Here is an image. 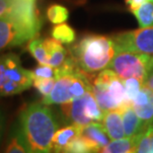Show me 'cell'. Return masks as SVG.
<instances>
[{"label":"cell","instance_id":"cell-1","mask_svg":"<svg viewBox=\"0 0 153 153\" xmlns=\"http://www.w3.org/2000/svg\"><path fill=\"white\" fill-rule=\"evenodd\" d=\"M28 153H51V142L58 129L55 114L43 102L29 104L18 117Z\"/></svg>","mask_w":153,"mask_h":153},{"label":"cell","instance_id":"cell-2","mask_svg":"<svg viewBox=\"0 0 153 153\" xmlns=\"http://www.w3.org/2000/svg\"><path fill=\"white\" fill-rule=\"evenodd\" d=\"M88 73L80 69L73 57L69 55L63 64L55 68V83L51 92L44 97L45 105H63L92 91Z\"/></svg>","mask_w":153,"mask_h":153},{"label":"cell","instance_id":"cell-3","mask_svg":"<svg viewBox=\"0 0 153 153\" xmlns=\"http://www.w3.org/2000/svg\"><path fill=\"white\" fill-rule=\"evenodd\" d=\"M71 56L80 69L88 74L108 68L116 54L112 38L101 35H87L71 48Z\"/></svg>","mask_w":153,"mask_h":153},{"label":"cell","instance_id":"cell-4","mask_svg":"<svg viewBox=\"0 0 153 153\" xmlns=\"http://www.w3.org/2000/svg\"><path fill=\"white\" fill-rule=\"evenodd\" d=\"M93 93L104 112L125 109L131 106L125 83L110 68L102 70L93 82Z\"/></svg>","mask_w":153,"mask_h":153},{"label":"cell","instance_id":"cell-5","mask_svg":"<svg viewBox=\"0 0 153 153\" xmlns=\"http://www.w3.org/2000/svg\"><path fill=\"white\" fill-rule=\"evenodd\" d=\"M33 72L23 67L17 54H0V98L24 92L33 86Z\"/></svg>","mask_w":153,"mask_h":153},{"label":"cell","instance_id":"cell-6","mask_svg":"<svg viewBox=\"0 0 153 153\" xmlns=\"http://www.w3.org/2000/svg\"><path fill=\"white\" fill-rule=\"evenodd\" d=\"M42 28L40 18L31 19L20 16L0 18V53L30 42Z\"/></svg>","mask_w":153,"mask_h":153},{"label":"cell","instance_id":"cell-7","mask_svg":"<svg viewBox=\"0 0 153 153\" xmlns=\"http://www.w3.org/2000/svg\"><path fill=\"white\" fill-rule=\"evenodd\" d=\"M60 106L63 118L70 125L84 126L93 122L100 123L105 115L94 96L93 90Z\"/></svg>","mask_w":153,"mask_h":153},{"label":"cell","instance_id":"cell-8","mask_svg":"<svg viewBox=\"0 0 153 153\" xmlns=\"http://www.w3.org/2000/svg\"><path fill=\"white\" fill-rule=\"evenodd\" d=\"M153 63V56L133 51H116L108 68L123 80L136 78L143 83Z\"/></svg>","mask_w":153,"mask_h":153},{"label":"cell","instance_id":"cell-9","mask_svg":"<svg viewBox=\"0 0 153 153\" xmlns=\"http://www.w3.org/2000/svg\"><path fill=\"white\" fill-rule=\"evenodd\" d=\"M116 51H133L153 56V27L123 32L112 37Z\"/></svg>","mask_w":153,"mask_h":153},{"label":"cell","instance_id":"cell-10","mask_svg":"<svg viewBox=\"0 0 153 153\" xmlns=\"http://www.w3.org/2000/svg\"><path fill=\"white\" fill-rule=\"evenodd\" d=\"M8 16L37 19L39 17L36 0H0V18Z\"/></svg>","mask_w":153,"mask_h":153},{"label":"cell","instance_id":"cell-11","mask_svg":"<svg viewBox=\"0 0 153 153\" xmlns=\"http://www.w3.org/2000/svg\"><path fill=\"white\" fill-rule=\"evenodd\" d=\"M80 135L90 145L94 153H100V151L110 142V137L103 123L98 122H93L81 126Z\"/></svg>","mask_w":153,"mask_h":153},{"label":"cell","instance_id":"cell-12","mask_svg":"<svg viewBox=\"0 0 153 153\" xmlns=\"http://www.w3.org/2000/svg\"><path fill=\"white\" fill-rule=\"evenodd\" d=\"M81 126L69 125L58 128L55 131L51 142V153H63L68 144L80 134Z\"/></svg>","mask_w":153,"mask_h":153},{"label":"cell","instance_id":"cell-13","mask_svg":"<svg viewBox=\"0 0 153 153\" xmlns=\"http://www.w3.org/2000/svg\"><path fill=\"white\" fill-rule=\"evenodd\" d=\"M102 122L110 139L114 140V139L123 138L126 136L120 110H113L105 112Z\"/></svg>","mask_w":153,"mask_h":153},{"label":"cell","instance_id":"cell-14","mask_svg":"<svg viewBox=\"0 0 153 153\" xmlns=\"http://www.w3.org/2000/svg\"><path fill=\"white\" fill-rule=\"evenodd\" d=\"M3 153H28L18 119L9 129Z\"/></svg>","mask_w":153,"mask_h":153},{"label":"cell","instance_id":"cell-15","mask_svg":"<svg viewBox=\"0 0 153 153\" xmlns=\"http://www.w3.org/2000/svg\"><path fill=\"white\" fill-rule=\"evenodd\" d=\"M122 116L123 128H125V134L128 137L138 134V133H140L147 128L144 125V123L141 120V119L137 116V114L135 113L132 106L126 107L125 109H123Z\"/></svg>","mask_w":153,"mask_h":153},{"label":"cell","instance_id":"cell-16","mask_svg":"<svg viewBox=\"0 0 153 153\" xmlns=\"http://www.w3.org/2000/svg\"><path fill=\"white\" fill-rule=\"evenodd\" d=\"M44 42L48 53V65L56 68L63 64L68 56L66 50L62 47L60 42L55 40L54 38L44 39Z\"/></svg>","mask_w":153,"mask_h":153},{"label":"cell","instance_id":"cell-17","mask_svg":"<svg viewBox=\"0 0 153 153\" xmlns=\"http://www.w3.org/2000/svg\"><path fill=\"white\" fill-rule=\"evenodd\" d=\"M137 144V134L134 136H125L123 138L114 139L109 142L100 153H126L132 149H136Z\"/></svg>","mask_w":153,"mask_h":153},{"label":"cell","instance_id":"cell-18","mask_svg":"<svg viewBox=\"0 0 153 153\" xmlns=\"http://www.w3.org/2000/svg\"><path fill=\"white\" fill-rule=\"evenodd\" d=\"M131 13L134 15L140 28L153 27V2L148 0Z\"/></svg>","mask_w":153,"mask_h":153},{"label":"cell","instance_id":"cell-19","mask_svg":"<svg viewBox=\"0 0 153 153\" xmlns=\"http://www.w3.org/2000/svg\"><path fill=\"white\" fill-rule=\"evenodd\" d=\"M28 51L40 64H48V53L44 39L37 37L32 39L28 44Z\"/></svg>","mask_w":153,"mask_h":153},{"label":"cell","instance_id":"cell-20","mask_svg":"<svg viewBox=\"0 0 153 153\" xmlns=\"http://www.w3.org/2000/svg\"><path fill=\"white\" fill-rule=\"evenodd\" d=\"M136 153H153V123L137 134Z\"/></svg>","mask_w":153,"mask_h":153},{"label":"cell","instance_id":"cell-21","mask_svg":"<svg viewBox=\"0 0 153 153\" xmlns=\"http://www.w3.org/2000/svg\"><path fill=\"white\" fill-rule=\"evenodd\" d=\"M51 36L61 44H71L75 41V31L65 23L55 25L51 31Z\"/></svg>","mask_w":153,"mask_h":153},{"label":"cell","instance_id":"cell-22","mask_svg":"<svg viewBox=\"0 0 153 153\" xmlns=\"http://www.w3.org/2000/svg\"><path fill=\"white\" fill-rule=\"evenodd\" d=\"M47 17L48 21L54 25L62 24L66 22L69 17L68 9L60 4H53L48 8Z\"/></svg>","mask_w":153,"mask_h":153},{"label":"cell","instance_id":"cell-23","mask_svg":"<svg viewBox=\"0 0 153 153\" xmlns=\"http://www.w3.org/2000/svg\"><path fill=\"white\" fill-rule=\"evenodd\" d=\"M63 153H94L90 145L80 134L71 141Z\"/></svg>","mask_w":153,"mask_h":153},{"label":"cell","instance_id":"cell-24","mask_svg":"<svg viewBox=\"0 0 153 153\" xmlns=\"http://www.w3.org/2000/svg\"><path fill=\"white\" fill-rule=\"evenodd\" d=\"M135 113L141 119L146 126H150L153 123V103L150 101L149 103L141 106H132Z\"/></svg>","mask_w":153,"mask_h":153},{"label":"cell","instance_id":"cell-25","mask_svg":"<svg viewBox=\"0 0 153 153\" xmlns=\"http://www.w3.org/2000/svg\"><path fill=\"white\" fill-rule=\"evenodd\" d=\"M55 83V78H35L33 86L43 97H47L51 92Z\"/></svg>","mask_w":153,"mask_h":153},{"label":"cell","instance_id":"cell-26","mask_svg":"<svg viewBox=\"0 0 153 153\" xmlns=\"http://www.w3.org/2000/svg\"><path fill=\"white\" fill-rule=\"evenodd\" d=\"M123 83H125L126 93H128V99L131 100V105H132V101L137 96L139 91L142 89L143 83L140 80L136 79V78H128V79L123 80Z\"/></svg>","mask_w":153,"mask_h":153},{"label":"cell","instance_id":"cell-27","mask_svg":"<svg viewBox=\"0 0 153 153\" xmlns=\"http://www.w3.org/2000/svg\"><path fill=\"white\" fill-rule=\"evenodd\" d=\"M33 72L34 79L35 78H55V68L48 65V64H40L37 66Z\"/></svg>","mask_w":153,"mask_h":153},{"label":"cell","instance_id":"cell-28","mask_svg":"<svg viewBox=\"0 0 153 153\" xmlns=\"http://www.w3.org/2000/svg\"><path fill=\"white\" fill-rule=\"evenodd\" d=\"M143 86L153 92V63L150 67V70H149L147 76L145 78L144 82H143Z\"/></svg>","mask_w":153,"mask_h":153},{"label":"cell","instance_id":"cell-29","mask_svg":"<svg viewBox=\"0 0 153 153\" xmlns=\"http://www.w3.org/2000/svg\"><path fill=\"white\" fill-rule=\"evenodd\" d=\"M146 1H147V0H126V5H128L129 10L132 12L133 10L137 9L139 6Z\"/></svg>","mask_w":153,"mask_h":153},{"label":"cell","instance_id":"cell-30","mask_svg":"<svg viewBox=\"0 0 153 153\" xmlns=\"http://www.w3.org/2000/svg\"><path fill=\"white\" fill-rule=\"evenodd\" d=\"M4 128H5V115H4V113H3L2 109L0 108V146H1Z\"/></svg>","mask_w":153,"mask_h":153},{"label":"cell","instance_id":"cell-31","mask_svg":"<svg viewBox=\"0 0 153 153\" xmlns=\"http://www.w3.org/2000/svg\"><path fill=\"white\" fill-rule=\"evenodd\" d=\"M126 153H136V149H132L131 151H128Z\"/></svg>","mask_w":153,"mask_h":153},{"label":"cell","instance_id":"cell-32","mask_svg":"<svg viewBox=\"0 0 153 153\" xmlns=\"http://www.w3.org/2000/svg\"><path fill=\"white\" fill-rule=\"evenodd\" d=\"M151 101H152V103H153V92L151 93Z\"/></svg>","mask_w":153,"mask_h":153},{"label":"cell","instance_id":"cell-33","mask_svg":"<svg viewBox=\"0 0 153 153\" xmlns=\"http://www.w3.org/2000/svg\"><path fill=\"white\" fill-rule=\"evenodd\" d=\"M149 1H151V2H153V0H149Z\"/></svg>","mask_w":153,"mask_h":153}]
</instances>
